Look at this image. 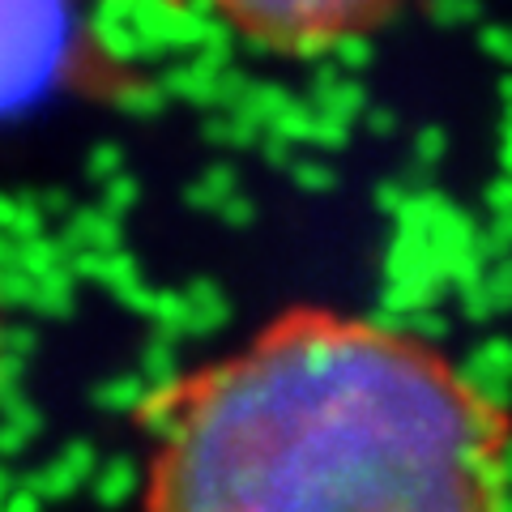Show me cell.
Segmentation results:
<instances>
[{"instance_id": "cell-1", "label": "cell", "mask_w": 512, "mask_h": 512, "mask_svg": "<svg viewBox=\"0 0 512 512\" xmlns=\"http://www.w3.org/2000/svg\"><path fill=\"white\" fill-rule=\"evenodd\" d=\"M508 448L440 346L291 308L154 406L146 512H504Z\"/></svg>"}, {"instance_id": "cell-2", "label": "cell", "mask_w": 512, "mask_h": 512, "mask_svg": "<svg viewBox=\"0 0 512 512\" xmlns=\"http://www.w3.org/2000/svg\"><path fill=\"white\" fill-rule=\"evenodd\" d=\"M256 52L303 60L372 39L406 0H192Z\"/></svg>"}, {"instance_id": "cell-3", "label": "cell", "mask_w": 512, "mask_h": 512, "mask_svg": "<svg viewBox=\"0 0 512 512\" xmlns=\"http://www.w3.org/2000/svg\"><path fill=\"white\" fill-rule=\"evenodd\" d=\"M77 35V0H0V120L60 86Z\"/></svg>"}]
</instances>
